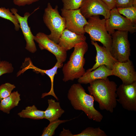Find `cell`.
Returning a JSON list of instances; mask_svg holds the SVG:
<instances>
[{"label":"cell","mask_w":136,"mask_h":136,"mask_svg":"<svg viewBox=\"0 0 136 136\" xmlns=\"http://www.w3.org/2000/svg\"><path fill=\"white\" fill-rule=\"evenodd\" d=\"M89 84L88 91L98 103L100 109L113 113L117 104L116 83L107 77L95 80Z\"/></svg>","instance_id":"cell-1"},{"label":"cell","mask_w":136,"mask_h":136,"mask_svg":"<svg viewBox=\"0 0 136 136\" xmlns=\"http://www.w3.org/2000/svg\"><path fill=\"white\" fill-rule=\"evenodd\" d=\"M67 97L73 108L83 111L89 119L97 122L103 120V115L94 107L93 97L86 92L81 84L72 85L68 91Z\"/></svg>","instance_id":"cell-2"},{"label":"cell","mask_w":136,"mask_h":136,"mask_svg":"<svg viewBox=\"0 0 136 136\" xmlns=\"http://www.w3.org/2000/svg\"><path fill=\"white\" fill-rule=\"evenodd\" d=\"M74 48L69 60L62 67V80L64 82L78 79L85 72L84 67L85 63L84 56L88 49V44L84 41L77 44Z\"/></svg>","instance_id":"cell-3"},{"label":"cell","mask_w":136,"mask_h":136,"mask_svg":"<svg viewBox=\"0 0 136 136\" xmlns=\"http://www.w3.org/2000/svg\"><path fill=\"white\" fill-rule=\"evenodd\" d=\"M43 20L51 33L47 35L48 38L58 44L62 32L65 29V22L64 18L60 15L57 5L53 8L50 3H48L44 10Z\"/></svg>","instance_id":"cell-4"},{"label":"cell","mask_w":136,"mask_h":136,"mask_svg":"<svg viewBox=\"0 0 136 136\" xmlns=\"http://www.w3.org/2000/svg\"><path fill=\"white\" fill-rule=\"evenodd\" d=\"M88 19V23L84 27L85 32L89 34L91 41L100 42L110 52L112 39L106 28V19H101L99 15L92 16Z\"/></svg>","instance_id":"cell-5"},{"label":"cell","mask_w":136,"mask_h":136,"mask_svg":"<svg viewBox=\"0 0 136 136\" xmlns=\"http://www.w3.org/2000/svg\"><path fill=\"white\" fill-rule=\"evenodd\" d=\"M128 32L117 30L111 35L112 41L110 52L119 62H125L129 59L131 49L128 39Z\"/></svg>","instance_id":"cell-6"},{"label":"cell","mask_w":136,"mask_h":136,"mask_svg":"<svg viewBox=\"0 0 136 136\" xmlns=\"http://www.w3.org/2000/svg\"><path fill=\"white\" fill-rule=\"evenodd\" d=\"M110 16L106 20V26L109 33L111 35L118 30L127 31L133 33L136 31V24L132 23L126 17L121 15L117 8L110 10Z\"/></svg>","instance_id":"cell-7"},{"label":"cell","mask_w":136,"mask_h":136,"mask_svg":"<svg viewBox=\"0 0 136 136\" xmlns=\"http://www.w3.org/2000/svg\"><path fill=\"white\" fill-rule=\"evenodd\" d=\"M61 16L65 22V29L79 34L84 35V27L88 23L86 19L79 9L75 10L61 9Z\"/></svg>","instance_id":"cell-8"},{"label":"cell","mask_w":136,"mask_h":136,"mask_svg":"<svg viewBox=\"0 0 136 136\" xmlns=\"http://www.w3.org/2000/svg\"><path fill=\"white\" fill-rule=\"evenodd\" d=\"M117 101L125 109L136 111V81L129 84L122 83L117 88Z\"/></svg>","instance_id":"cell-9"},{"label":"cell","mask_w":136,"mask_h":136,"mask_svg":"<svg viewBox=\"0 0 136 136\" xmlns=\"http://www.w3.org/2000/svg\"><path fill=\"white\" fill-rule=\"evenodd\" d=\"M34 40L41 50H47L54 55L57 62L63 63L66 60L67 51L49 39L47 35L39 32L35 36Z\"/></svg>","instance_id":"cell-10"},{"label":"cell","mask_w":136,"mask_h":136,"mask_svg":"<svg viewBox=\"0 0 136 136\" xmlns=\"http://www.w3.org/2000/svg\"><path fill=\"white\" fill-rule=\"evenodd\" d=\"M79 9L86 19L100 15L106 19L110 16V10L101 0H83Z\"/></svg>","instance_id":"cell-11"},{"label":"cell","mask_w":136,"mask_h":136,"mask_svg":"<svg viewBox=\"0 0 136 136\" xmlns=\"http://www.w3.org/2000/svg\"><path fill=\"white\" fill-rule=\"evenodd\" d=\"M112 70V75L119 78L123 84H129L136 81V72L129 59L125 62H116Z\"/></svg>","instance_id":"cell-12"},{"label":"cell","mask_w":136,"mask_h":136,"mask_svg":"<svg viewBox=\"0 0 136 136\" xmlns=\"http://www.w3.org/2000/svg\"><path fill=\"white\" fill-rule=\"evenodd\" d=\"M11 12L17 18L21 28L24 39L26 42L25 49L29 52L34 53L37 51L36 46L35 42L34 37L31 32L30 27L28 25V20L31 14L28 12H26L23 16L19 15L17 9L12 8L10 9Z\"/></svg>","instance_id":"cell-13"},{"label":"cell","mask_w":136,"mask_h":136,"mask_svg":"<svg viewBox=\"0 0 136 136\" xmlns=\"http://www.w3.org/2000/svg\"><path fill=\"white\" fill-rule=\"evenodd\" d=\"M91 42L95 47L96 51L95 63L91 68L87 70L86 71H91L103 65L112 70L114 64L118 61L105 47L99 45L96 42L91 41Z\"/></svg>","instance_id":"cell-14"},{"label":"cell","mask_w":136,"mask_h":136,"mask_svg":"<svg viewBox=\"0 0 136 136\" xmlns=\"http://www.w3.org/2000/svg\"><path fill=\"white\" fill-rule=\"evenodd\" d=\"M28 64H26L22 70L21 72L23 73L25 71L29 69H32L35 72L41 73L42 74H45L48 76L50 78L51 82V87L50 91L48 92L43 93L42 95L41 98H43L48 95H51L54 97L57 100L59 99L55 94L53 88V82L54 78L55 75L57 74V70L58 68L62 67L63 64L57 62L55 65L51 69L47 70L41 69L35 66L32 64L30 60H28Z\"/></svg>","instance_id":"cell-15"},{"label":"cell","mask_w":136,"mask_h":136,"mask_svg":"<svg viewBox=\"0 0 136 136\" xmlns=\"http://www.w3.org/2000/svg\"><path fill=\"white\" fill-rule=\"evenodd\" d=\"M86 40L84 35L77 34L65 29L62 32L58 44L67 51L77 44L86 41Z\"/></svg>","instance_id":"cell-16"},{"label":"cell","mask_w":136,"mask_h":136,"mask_svg":"<svg viewBox=\"0 0 136 136\" xmlns=\"http://www.w3.org/2000/svg\"><path fill=\"white\" fill-rule=\"evenodd\" d=\"M112 75L111 70L103 65L91 71H86L78 79V83L80 84H87L95 80L105 79Z\"/></svg>","instance_id":"cell-17"},{"label":"cell","mask_w":136,"mask_h":136,"mask_svg":"<svg viewBox=\"0 0 136 136\" xmlns=\"http://www.w3.org/2000/svg\"><path fill=\"white\" fill-rule=\"evenodd\" d=\"M48 107L44 111L45 119L49 122L58 119L64 112L61 108L59 102H56L52 99L48 100Z\"/></svg>","instance_id":"cell-18"},{"label":"cell","mask_w":136,"mask_h":136,"mask_svg":"<svg viewBox=\"0 0 136 136\" xmlns=\"http://www.w3.org/2000/svg\"><path fill=\"white\" fill-rule=\"evenodd\" d=\"M21 100L20 94L17 91H14L1 101L0 110L9 114L10 110L18 106Z\"/></svg>","instance_id":"cell-19"},{"label":"cell","mask_w":136,"mask_h":136,"mask_svg":"<svg viewBox=\"0 0 136 136\" xmlns=\"http://www.w3.org/2000/svg\"><path fill=\"white\" fill-rule=\"evenodd\" d=\"M18 114L20 117L23 118L34 120L45 119L44 111L38 109L35 105L26 107Z\"/></svg>","instance_id":"cell-20"},{"label":"cell","mask_w":136,"mask_h":136,"mask_svg":"<svg viewBox=\"0 0 136 136\" xmlns=\"http://www.w3.org/2000/svg\"><path fill=\"white\" fill-rule=\"evenodd\" d=\"M0 17L11 22L14 26V29L18 31L20 28L18 21L16 16L12 13L9 8L0 7Z\"/></svg>","instance_id":"cell-21"},{"label":"cell","mask_w":136,"mask_h":136,"mask_svg":"<svg viewBox=\"0 0 136 136\" xmlns=\"http://www.w3.org/2000/svg\"><path fill=\"white\" fill-rule=\"evenodd\" d=\"M60 120L58 119L50 122L47 127H45L41 135L42 136H52L55 134V131L60 124L71 120Z\"/></svg>","instance_id":"cell-22"},{"label":"cell","mask_w":136,"mask_h":136,"mask_svg":"<svg viewBox=\"0 0 136 136\" xmlns=\"http://www.w3.org/2000/svg\"><path fill=\"white\" fill-rule=\"evenodd\" d=\"M105 132L99 127L94 128L88 127L80 133L73 134V136H107Z\"/></svg>","instance_id":"cell-23"},{"label":"cell","mask_w":136,"mask_h":136,"mask_svg":"<svg viewBox=\"0 0 136 136\" xmlns=\"http://www.w3.org/2000/svg\"><path fill=\"white\" fill-rule=\"evenodd\" d=\"M120 14L124 16L126 18L133 24L136 23V8L131 7L117 8Z\"/></svg>","instance_id":"cell-24"},{"label":"cell","mask_w":136,"mask_h":136,"mask_svg":"<svg viewBox=\"0 0 136 136\" xmlns=\"http://www.w3.org/2000/svg\"><path fill=\"white\" fill-rule=\"evenodd\" d=\"M16 87L14 84L7 83L0 86V101L9 96Z\"/></svg>","instance_id":"cell-25"},{"label":"cell","mask_w":136,"mask_h":136,"mask_svg":"<svg viewBox=\"0 0 136 136\" xmlns=\"http://www.w3.org/2000/svg\"><path fill=\"white\" fill-rule=\"evenodd\" d=\"M83 0H62L63 9L66 10H75L79 8Z\"/></svg>","instance_id":"cell-26"},{"label":"cell","mask_w":136,"mask_h":136,"mask_svg":"<svg viewBox=\"0 0 136 136\" xmlns=\"http://www.w3.org/2000/svg\"><path fill=\"white\" fill-rule=\"evenodd\" d=\"M14 68L12 64L6 61H1L0 63V76L6 73H12Z\"/></svg>","instance_id":"cell-27"},{"label":"cell","mask_w":136,"mask_h":136,"mask_svg":"<svg viewBox=\"0 0 136 136\" xmlns=\"http://www.w3.org/2000/svg\"><path fill=\"white\" fill-rule=\"evenodd\" d=\"M133 0H115L116 8L133 7Z\"/></svg>","instance_id":"cell-28"},{"label":"cell","mask_w":136,"mask_h":136,"mask_svg":"<svg viewBox=\"0 0 136 136\" xmlns=\"http://www.w3.org/2000/svg\"><path fill=\"white\" fill-rule=\"evenodd\" d=\"M39 0H13V3L18 6H23L29 5L39 1Z\"/></svg>","instance_id":"cell-29"},{"label":"cell","mask_w":136,"mask_h":136,"mask_svg":"<svg viewBox=\"0 0 136 136\" xmlns=\"http://www.w3.org/2000/svg\"><path fill=\"white\" fill-rule=\"evenodd\" d=\"M108 7L110 10L116 8L115 0H101Z\"/></svg>","instance_id":"cell-30"},{"label":"cell","mask_w":136,"mask_h":136,"mask_svg":"<svg viewBox=\"0 0 136 136\" xmlns=\"http://www.w3.org/2000/svg\"><path fill=\"white\" fill-rule=\"evenodd\" d=\"M73 134L69 129H66L63 128V130L59 134L60 136H73Z\"/></svg>","instance_id":"cell-31"},{"label":"cell","mask_w":136,"mask_h":136,"mask_svg":"<svg viewBox=\"0 0 136 136\" xmlns=\"http://www.w3.org/2000/svg\"><path fill=\"white\" fill-rule=\"evenodd\" d=\"M133 7L136 8V0H133Z\"/></svg>","instance_id":"cell-32"},{"label":"cell","mask_w":136,"mask_h":136,"mask_svg":"<svg viewBox=\"0 0 136 136\" xmlns=\"http://www.w3.org/2000/svg\"><path fill=\"white\" fill-rule=\"evenodd\" d=\"M1 60L0 55V63H1Z\"/></svg>","instance_id":"cell-33"}]
</instances>
